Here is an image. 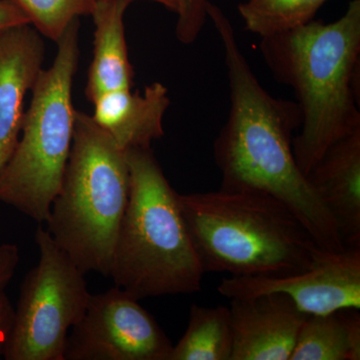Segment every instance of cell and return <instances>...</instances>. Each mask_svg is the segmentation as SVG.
Returning <instances> with one entry per match:
<instances>
[{"label":"cell","instance_id":"cell-1","mask_svg":"<svg viewBox=\"0 0 360 360\" xmlns=\"http://www.w3.org/2000/svg\"><path fill=\"white\" fill-rule=\"evenodd\" d=\"M206 11L221 41L231 92L229 116L213 143L220 191L274 198L295 213L322 250H345L335 220L293 155L300 106L271 96L258 82L224 11L208 0Z\"/></svg>","mask_w":360,"mask_h":360},{"label":"cell","instance_id":"cell-2","mask_svg":"<svg viewBox=\"0 0 360 360\" xmlns=\"http://www.w3.org/2000/svg\"><path fill=\"white\" fill-rule=\"evenodd\" d=\"M258 47L274 79L295 92L302 122L292 150L307 176L333 143L360 129V0L333 22L314 20Z\"/></svg>","mask_w":360,"mask_h":360},{"label":"cell","instance_id":"cell-3","mask_svg":"<svg viewBox=\"0 0 360 360\" xmlns=\"http://www.w3.org/2000/svg\"><path fill=\"white\" fill-rule=\"evenodd\" d=\"M187 231L205 272L288 276L309 269L322 250L295 213L264 194H179Z\"/></svg>","mask_w":360,"mask_h":360},{"label":"cell","instance_id":"cell-4","mask_svg":"<svg viewBox=\"0 0 360 360\" xmlns=\"http://www.w3.org/2000/svg\"><path fill=\"white\" fill-rule=\"evenodd\" d=\"M127 155L129 202L110 277L137 300L198 292L205 272L187 231L179 193L153 149H130Z\"/></svg>","mask_w":360,"mask_h":360},{"label":"cell","instance_id":"cell-5","mask_svg":"<svg viewBox=\"0 0 360 360\" xmlns=\"http://www.w3.org/2000/svg\"><path fill=\"white\" fill-rule=\"evenodd\" d=\"M129 186L127 151L91 115L75 110L70 158L46 231L85 274L110 276Z\"/></svg>","mask_w":360,"mask_h":360},{"label":"cell","instance_id":"cell-6","mask_svg":"<svg viewBox=\"0 0 360 360\" xmlns=\"http://www.w3.org/2000/svg\"><path fill=\"white\" fill-rule=\"evenodd\" d=\"M79 20L56 42L58 53L33 85L20 141L0 174V201L46 222L70 158L75 129L73 80L79 61Z\"/></svg>","mask_w":360,"mask_h":360},{"label":"cell","instance_id":"cell-7","mask_svg":"<svg viewBox=\"0 0 360 360\" xmlns=\"http://www.w3.org/2000/svg\"><path fill=\"white\" fill-rule=\"evenodd\" d=\"M39 264L21 283L6 360H65L66 338L84 315L90 292L85 274L46 229L34 234Z\"/></svg>","mask_w":360,"mask_h":360},{"label":"cell","instance_id":"cell-8","mask_svg":"<svg viewBox=\"0 0 360 360\" xmlns=\"http://www.w3.org/2000/svg\"><path fill=\"white\" fill-rule=\"evenodd\" d=\"M172 347L155 317L115 286L90 295L66 338L65 360H169Z\"/></svg>","mask_w":360,"mask_h":360},{"label":"cell","instance_id":"cell-9","mask_svg":"<svg viewBox=\"0 0 360 360\" xmlns=\"http://www.w3.org/2000/svg\"><path fill=\"white\" fill-rule=\"evenodd\" d=\"M217 290L229 300L283 293L307 315L359 309L360 248L326 251L316 264L298 274L227 277Z\"/></svg>","mask_w":360,"mask_h":360},{"label":"cell","instance_id":"cell-10","mask_svg":"<svg viewBox=\"0 0 360 360\" xmlns=\"http://www.w3.org/2000/svg\"><path fill=\"white\" fill-rule=\"evenodd\" d=\"M231 300V360H290L307 314L283 293Z\"/></svg>","mask_w":360,"mask_h":360},{"label":"cell","instance_id":"cell-11","mask_svg":"<svg viewBox=\"0 0 360 360\" xmlns=\"http://www.w3.org/2000/svg\"><path fill=\"white\" fill-rule=\"evenodd\" d=\"M45 44L32 25L0 32V174L13 156L25 117V98L44 70Z\"/></svg>","mask_w":360,"mask_h":360},{"label":"cell","instance_id":"cell-12","mask_svg":"<svg viewBox=\"0 0 360 360\" xmlns=\"http://www.w3.org/2000/svg\"><path fill=\"white\" fill-rule=\"evenodd\" d=\"M347 248H360V129L333 143L307 175Z\"/></svg>","mask_w":360,"mask_h":360},{"label":"cell","instance_id":"cell-13","mask_svg":"<svg viewBox=\"0 0 360 360\" xmlns=\"http://www.w3.org/2000/svg\"><path fill=\"white\" fill-rule=\"evenodd\" d=\"M92 103L94 122L122 150L151 148L165 135L163 118L170 99L160 82L148 85L142 94L131 89L106 92Z\"/></svg>","mask_w":360,"mask_h":360},{"label":"cell","instance_id":"cell-14","mask_svg":"<svg viewBox=\"0 0 360 360\" xmlns=\"http://www.w3.org/2000/svg\"><path fill=\"white\" fill-rule=\"evenodd\" d=\"M130 4L127 0H96L91 13L96 26L94 59L85 87L90 103L106 92L134 86V71L124 27V14Z\"/></svg>","mask_w":360,"mask_h":360},{"label":"cell","instance_id":"cell-15","mask_svg":"<svg viewBox=\"0 0 360 360\" xmlns=\"http://www.w3.org/2000/svg\"><path fill=\"white\" fill-rule=\"evenodd\" d=\"M359 309L307 315L290 360H359Z\"/></svg>","mask_w":360,"mask_h":360},{"label":"cell","instance_id":"cell-16","mask_svg":"<svg viewBox=\"0 0 360 360\" xmlns=\"http://www.w3.org/2000/svg\"><path fill=\"white\" fill-rule=\"evenodd\" d=\"M233 347L229 307L193 304L186 333L169 360H231Z\"/></svg>","mask_w":360,"mask_h":360},{"label":"cell","instance_id":"cell-17","mask_svg":"<svg viewBox=\"0 0 360 360\" xmlns=\"http://www.w3.org/2000/svg\"><path fill=\"white\" fill-rule=\"evenodd\" d=\"M328 0H245L238 13L248 32L260 39L290 32L314 20Z\"/></svg>","mask_w":360,"mask_h":360},{"label":"cell","instance_id":"cell-18","mask_svg":"<svg viewBox=\"0 0 360 360\" xmlns=\"http://www.w3.org/2000/svg\"><path fill=\"white\" fill-rule=\"evenodd\" d=\"M30 25L42 35L56 42L73 20L91 15L96 0H13Z\"/></svg>","mask_w":360,"mask_h":360},{"label":"cell","instance_id":"cell-19","mask_svg":"<svg viewBox=\"0 0 360 360\" xmlns=\"http://www.w3.org/2000/svg\"><path fill=\"white\" fill-rule=\"evenodd\" d=\"M208 0H179L175 35L180 44H193L200 37L208 20Z\"/></svg>","mask_w":360,"mask_h":360},{"label":"cell","instance_id":"cell-20","mask_svg":"<svg viewBox=\"0 0 360 360\" xmlns=\"http://www.w3.org/2000/svg\"><path fill=\"white\" fill-rule=\"evenodd\" d=\"M20 248L13 243L0 245V295L11 283L20 264Z\"/></svg>","mask_w":360,"mask_h":360},{"label":"cell","instance_id":"cell-21","mask_svg":"<svg viewBox=\"0 0 360 360\" xmlns=\"http://www.w3.org/2000/svg\"><path fill=\"white\" fill-rule=\"evenodd\" d=\"M14 307L6 292L0 295V357L6 354L7 343L13 329Z\"/></svg>","mask_w":360,"mask_h":360},{"label":"cell","instance_id":"cell-22","mask_svg":"<svg viewBox=\"0 0 360 360\" xmlns=\"http://www.w3.org/2000/svg\"><path fill=\"white\" fill-rule=\"evenodd\" d=\"M21 25H30L25 13L13 0H0V32Z\"/></svg>","mask_w":360,"mask_h":360},{"label":"cell","instance_id":"cell-23","mask_svg":"<svg viewBox=\"0 0 360 360\" xmlns=\"http://www.w3.org/2000/svg\"><path fill=\"white\" fill-rule=\"evenodd\" d=\"M127 1L132 2L134 0H127ZM148 1L156 2V4L165 6L168 11L175 13L179 9V0H148Z\"/></svg>","mask_w":360,"mask_h":360}]
</instances>
